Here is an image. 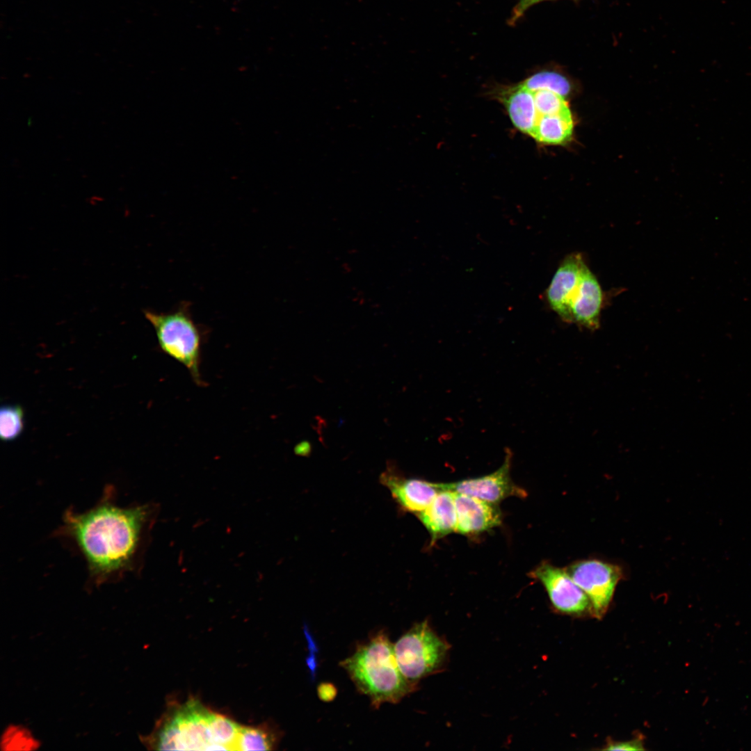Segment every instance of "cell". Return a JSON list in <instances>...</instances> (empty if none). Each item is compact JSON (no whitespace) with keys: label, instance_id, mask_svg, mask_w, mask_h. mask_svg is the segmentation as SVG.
Here are the masks:
<instances>
[{"label":"cell","instance_id":"13","mask_svg":"<svg viewBox=\"0 0 751 751\" xmlns=\"http://www.w3.org/2000/svg\"><path fill=\"white\" fill-rule=\"evenodd\" d=\"M417 515L430 535L432 542L456 531L455 492L440 490L430 504Z\"/></svg>","mask_w":751,"mask_h":751},{"label":"cell","instance_id":"5","mask_svg":"<svg viewBox=\"0 0 751 751\" xmlns=\"http://www.w3.org/2000/svg\"><path fill=\"white\" fill-rule=\"evenodd\" d=\"M566 570L588 597L594 613L601 617L622 578V568L597 559H585L572 563Z\"/></svg>","mask_w":751,"mask_h":751},{"label":"cell","instance_id":"22","mask_svg":"<svg viewBox=\"0 0 751 751\" xmlns=\"http://www.w3.org/2000/svg\"><path fill=\"white\" fill-rule=\"evenodd\" d=\"M640 741H631L624 742H616L608 744L605 748L607 750H644Z\"/></svg>","mask_w":751,"mask_h":751},{"label":"cell","instance_id":"4","mask_svg":"<svg viewBox=\"0 0 751 751\" xmlns=\"http://www.w3.org/2000/svg\"><path fill=\"white\" fill-rule=\"evenodd\" d=\"M450 645L439 636L427 620L414 624L394 644L398 666L406 680L419 681L445 667Z\"/></svg>","mask_w":751,"mask_h":751},{"label":"cell","instance_id":"7","mask_svg":"<svg viewBox=\"0 0 751 751\" xmlns=\"http://www.w3.org/2000/svg\"><path fill=\"white\" fill-rule=\"evenodd\" d=\"M512 453L506 451L502 465L495 471L483 476L453 483H438L439 489L477 497L496 504L509 496L524 497L526 492L516 485L510 478Z\"/></svg>","mask_w":751,"mask_h":751},{"label":"cell","instance_id":"19","mask_svg":"<svg viewBox=\"0 0 751 751\" xmlns=\"http://www.w3.org/2000/svg\"><path fill=\"white\" fill-rule=\"evenodd\" d=\"M24 411L19 405H6L0 410V435L3 441L17 439L24 430Z\"/></svg>","mask_w":751,"mask_h":751},{"label":"cell","instance_id":"20","mask_svg":"<svg viewBox=\"0 0 751 751\" xmlns=\"http://www.w3.org/2000/svg\"><path fill=\"white\" fill-rule=\"evenodd\" d=\"M531 90L533 92L535 110V126L539 118L543 115L556 114L570 109L565 97L556 92L544 89Z\"/></svg>","mask_w":751,"mask_h":751},{"label":"cell","instance_id":"16","mask_svg":"<svg viewBox=\"0 0 751 751\" xmlns=\"http://www.w3.org/2000/svg\"><path fill=\"white\" fill-rule=\"evenodd\" d=\"M241 727L232 719L211 712L209 727L214 744L221 750H236Z\"/></svg>","mask_w":751,"mask_h":751},{"label":"cell","instance_id":"1","mask_svg":"<svg viewBox=\"0 0 751 751\" xmlns=\"http://www.w3.org/2000/svg\"><path fill=\"white\" fill-rule=\"evenodd\" d=\"M152 515L148 505H119L115 490L107 487L88 510L67 509L54 535L74 545L86 563L89 583L98 586L138 567Z\"/></svg>","mask_w":751,"mask_h":751},{"label":"cell","instance_id":"15","mask_svg":"<svg viewBox=\"0 0 751 751\" xmlns=\"http://www.w3.org/2000/svg\"><path fill=\"white\" fill-rule=\"evenodd\" d=\"M574 122L570 110L539 118L531 137L545 145H562L572 137Z\"/></svg>","mask_w":751,"mask_h":751},{"label":"cell","instance_id":"10","mask_svg":"<svg viewBox=\"0 0 751 751\" xmlns=\"http://www.w3.org/2000/svg\"><path fill=\"white\" fill-rule=\"evenodd\" d=\"M587 265L579 253H572L563 261L547 289L551 309L567 323H572L570 306Z\"/></svg>","mask_w":751,"mask_h":751},{"label":"cell","instance_id":"9","mask_svg":"<svg viewBox=\"0 0 751 751\" xmlns=\"http://www.w3.org/2000/svg\"><path fill=\"white\" fill-rule=\"evenodd\" d=\"M210 713L198 701L189 700L169 718L179 734L182 750H218L211 735Z\"/></svg>","mask_w":751,"mask_h":751},{"label":"cell","instance_id":"11","mask_svg":"<svg viewBox=\"0 0 751 751\" xmlns=\"http://www.w3.org/2000/svg\"><path fill=\"white\" fill-rule=\"evenodd\" d=\"M456 531L463 535L478 534L501 524V512L495 504L477 497L455 492Z\"/></svg>","mask_w":751,"mask_h":751},{"label":"cell","instance_id":"14","mask_svg":"<svg viewBox=\"0 0 751 751\" xmlns=\"http://www.w3.org/2000/svg\"><path fill=\"white\" fill-rule=\"evenodd\" d=\"M498 95L514 127L531 136L536 118L532 91L519 83L500 90Z\"/></svg>","mask_w":751,"mask_h":751},{"label":"cell","instance_id":"17","mask_svg":"<svg viewBox=\"0 0 751 751\" xmlns=\"http://www.w3.org/2000/svg\"><path fill=\"white\" fill-rule=\"evenodd\" d=\"M276 738L267 729L256 727H241L236 744V750H271Z\"/></svg>","mask_w":751,"mask_h":751},{"label":"cell","instance_id":"23","mask_svg":"<svg viewBox=\"0 0 751 751\" xmlns=\"http://www.w3.org/2000/svg\"><path fill=\"white\" fill-rule=\"evenodd\" d=\"M542 1H544V0H520V1L519 2V3L517 4V6H516V8H515V9L514 10V15L512 16V22H515L519 17H521L523 15V13L526 11V10H527L530 6H533V4H535V3H538V2Z\"/></svg>","mask_w":751,"mask_h":751},{"label":"cell","instance_id":"3","mask_svg":"<svg viewBox=\"0 0 751 751\" xmlns=\"http://www.w3.org/2000/svg\"><path fill=\"white\" fill-rule=\"evenodd\" d=\"M145 316L155 330L161 350L186 367L196 385L204 386L200 372L203 338L188 307L181 305L168 313L145 312Z\"/></svg>","mask_w":751,"mask_h":751},{"label":"cell","instance_id":"12","mask_svg":"<svg viewBox=\"0 0 751 751\" xmlns=\"http://www.w3.org/2000/svg\"><path fill=\"white\" fill-rule=\"evenodd\" d=\"M602 301L600 284L586 266L570 306L572 323L591 330L599 328Z\"/></svg>","mask_w":751,"mask_h":751},{"label":"cell","instance_id":"8","mask_svg":"<svg viewBox=\"0 0 751 751\" xmlns=\"http://www.w3.org/2000/svg\"><path fill=\"white\" fill-rule=\"evenodd\" d=\"M380 481L402 510L417 514L425 510L440 491L438 483L405 478L391 464L380 475Z\"/></svg>","mask_w":751,"mask_h":751},{"label":"cell","instance_id":"18","mask_svg":"<svg viewBox=\"0 0 751 751\" xmlns=\"http://www.w3.org/2000/svg\"><path fill=\"white\" fill-rule=\"evenodd\" d=\"M521 84L531 90H549L563 97L568 95L572 90L570 81L562 74L552 71L535 73L524 79Z\"/></svg>","mask_w":751,"mask_h":751},{"label":"cell","instance_id":"2","mask_svg":"<svg viewBox=\"0 0 751 751\" xmlns=\"http://www.w3.org/2000/svg\"><path fill=\"white\" fill-rule=\"evenodd\" d=\"M356 688L366 695L373 708L396 704L417 689L402 675L394 652V644L382 629L357 645L354 652L339 663Z\"/></svg>","mask_w":751,"mask_h":751},{"label":"cell","instance_id":"21","mask_svg":"<svg viewBox=\"0 0 751 751\" xmlns=\"http://www.w3.org/2000/svg\"><path fill=\"white\" fill-rule=\"evenodd\" d=\"M337 693L336 687L331 683H321L317 688L318 696L323 702L332 701L336 697Z\"/></svg>","mask_w":751,"mask_h":751},{"label":"cell","instance_id":"6","mask_svg":"<svg viewBox=\"0 0 751 751\" xmlns=\"http://www.w3.org/2000/svg\"><path fill=\"white\" fill-rule=\"evenodd\" d=\"M531 575L544 587L551 606L556 611L578 615L591 608L588 597L566 569L544 562L533 570Z\"/></svg>","mask_w":751,"mask_h":751}]
</instances>
